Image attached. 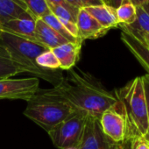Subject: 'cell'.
<instances>
[{
  "label": "cell",
  "instance_id": "6da1fadb",
  "mask_svg": "<svg viewBox=\"0 0 149 149\" xmlns=\"http://www.w3.org/2000/svg\"><path fill=\"white\" fill-rule=\"evenodd\" d=\"M54 90L74 109L97 118L118 102L115 93L106 90L91 74L70 68Z\"/></svg>",
  "mask_w": 149,
  "mask_h": 149
},
{
  "label": "cell",
  "instance_id": "7a4b0ae2",
  "mask_svg": "<svg viewBox=\"0 0 149 149\" xmlns=\"http://www.w3.org/2000/svg\"><path fill=\"white\" fill-rule=\"evenodd\" d=\"M0 45L17 64L25 68L26 73L50 83L54 87L62 81L64 77L61 69H43L37 66L36 58L49 50L39 42L0 30Z\"/></svg>",
  "mask_w": 149,
  "mask_h": 149
},
{
  "label": "cell",
  "instance_id": "3957f363",
  "mask_svg": "<svg viewBox=\"0 0 149 149\" xmlns=\"http://www.w3.org/2000/svg\"><path fill=\"white\" fill-rule=\"evenodd\" d=\"M127 125V138L145 139L148 131L146 100L142 77H137L115 91Z\"/></svg>",
  "mask_w": 149,
  "mask_h": 149
},
{
  "label": "cell",
  "instance_id": "277c9868",
  "mask_svg": "<svg viewBox=\"0 0 149 149\" xmlns=\"http://www.w3.org/2000/svg\"><path fill=\"white\" fill-rule=\"evenodd\" d=\"M74 110L54 87L44 90L39 88L27 101L24 115L48 132Z\"/></svg>",
  "mask_w": 149,
  "mask_h": 149
},
{
  "label": "cell",
  "instance_id": "5b68a950",
  "mask_svg": "<svg viewBox=\"0 0 149 149\" xmlns=\"http://www.w3.org/2000/svg\"><path fill=\"white\" fill-rule=\"evenodd\" d=\"M89 114L82 110H74L68 118L56 125L47 133L58 149L77 147Z\"/></svg>",
  "mask_w": 149,
  "mask_h": 149
},
{
  "label": "cell",
  "instance_id": "8992f818",
  "mask_svg": "<svg viewBox=\"0 0 149 149\" xmlns=\"http://www.w3.org/2000/svg\"><path fill=\"white\" fill-rule=\"evenodd\" d=\"M118 144L113 142L103 132L99 118L92 115L88 116L82 138L77 146L78 149H117Z\"/></svg>",
  "mask_w": 149,
  "mask_h": 149
},
{
  "label": "cell",
  "instance_id": "52a82bcc",
  "mask_svg": "<svg viewBox=\"0 0 149 149\" xmlns=\"http://www.w3.org/2000/svg\"><path fill=\"white\" fill-rule=\"evenodd\" d=\"M37 77L6 78L0 80V99H21L28 101L39 89Z\"/></svg>",
  "mask_w": 149,
  "mask_h": 149
},
{
  "label": "cell",
  "instance_id": "ba28073f",
  "mask_svg": "<svg viewBox=\"0 0 149 149\" xmlns=\"http://www.w3.org/2000/svg\"><path fill=\"white\" fill-rule=\"evenodd\" d=\"M99 121L103 132L113 142L118 144L127 138V125L118 102L113 107L106 110L100 116Z\"/></svg>",
  "mask_w": 149,
  "mask_h": 149
},
{
  "label": "cell",
  "instance_id": "9c48e42d",
  "mask_svg": "<svg viewBox=\"0 0 149 149\" xmlns=\"http://www.w3.org/2000/svg\"><path fill=\"white\" fill-rule=\"evenodd\" d=\"M121 40L135 59L146 70L149 76V46L142 40L140 35L127 26L120 25Z\"/></svg>",
  "mask_w": 149,
  "mask_h": 149
},
{
  "label": "cell",
  "instance_id": "30bf717a",
  "mask_svg": "<svg viewBox=\"0 0 149 149\" xmlns=\"http://www.w3.org/2000/svg\"><path fill=\"white\" fill-rule=\"evenodd\" d=\"M78 39L84 42L85 40H96L104 36L109 30L102 26L84 8L79 10L77 18Z\"/></svg>",
  "mask_w": 149,
  "mask_h": 149
},
{
  "label": "cell",
  "instance_id": "8fae6325",
  "mask_svg": "<svg viewBox=\"0 0 149 149\" xmlns=\"http://www.w3.org/2000/svg\"><path fill=\"white\" fill-rule=\"evenodd\" d=\"M83 42H67L54 49L53 53L60 63L61 70H68L76 65L79 60Z\"/></svg>",
  "mask_w": 149,
  "mask_h": 149
},
{
  "label": "cell",
  "instance_id": "7c38bea8",
  "mask_svg": "<svg viewBox=\"0 0 149 149\" xmlns=\"http://www.w3.org/2000/svg\"><path fill=\"white\" fill-rule=\"evenodd\" d=\"M34 38L37 42L43 45L49 50L68 42L65 38L46 24L41 19L35 20Z\"/></svg>",
  "mask_w": 149,
  "mask_h": 149
},
{
  "label": "cell",
  "instance_id": "4fadbf2b",
  "mask_svg": "<svg viewBox=\"0 0 149 149\" xmlns=\"http://www.w3.org/2000/svg\"><path fill=\"white\" fill-rule=\"evenodd\" d=\"M35 20L36 19H34L33 18L15 19L1 25L0 26V30L32 40H35Z\"/></svg>",
  "mask_w": 149,
  "mask_h": 149
},
{
  "label": "cell",
  "instance_id": "5bb4252c",
  "mask_svg": "<svg viewBox=\"0 0 149 149\" xmlns=\"http://www.w3.org/2000/svg\"><path fill=\"white\" fill-rule=\"evenodd\" d=\"M84 9L89 14H91L102 26L108 30L119 26L116 16V10L107 5L90 6Z\"/></svg>",
  "mask_w": 149,
  "mask_h": 149
},
{
  "label": "cell",
  "instance_id": "9a60e30c",
  "mask_svg": "<svg viewBox=\"0 0 149 149\" xmlns=\"http://www.w3.org/2000/svg\"><path fill=\"white\" fill-rule=\"evenodd\" d=\"M33 17L25 8L13 0H0V26L15 19Z\"/></svg>",
  "mask_w": 149,
  "mask_h": 149
},
{
  "label": "cell",
  "instance_id": "2e32d148",
  "mask_svg": "<svg viewBox=\"0 0 149 149\" xmlns=\"http://www.w3.org/2000/svg\"><path fill=\"white\" fill-rule=\"evenodd\" d=\"M20 73L26 72L9 56L6 49L0 45V80L11 78Z\"/></svg>",
  "mask_w": 149,
  "mask_h": 149
},
{
  "label": "cell",
  "instance_id": "e0dca14e",
  "mask_svg": "<svg viewBox=\"0 0 149 149\" xmlns=\"http://www.w3.org/2000/svg\"><path fill=\"white\" fill-rule=\"evenodd\" d=\"M116 16L119 26H130L136 19V6L128 0L124 2L116 9Z\"/></svg>",
  "mask_w": 149,
  "mask_h": 149
},
{
  "label": "cell",
  "instance_id": "ac0fdd59",
  "mask_svg": "<svg viewBox=\"0 0 149 149\" xmlns=\"http://www.w3.org/2000/svg\"><path fill=\"white\" fill-rule=\"evenodd\" d=\"M138 33H149V12L143 6H136V19L127 26Z\"/></svg>",
  "mask_w": 149,
  "mask_h": 149
},
{
  "label": "cell",
  "instance_id": "d6986e66",
  "mask_svg": "<svg viewBox=\"0 0 149 149\" xmlns=\"http://www.w3.org/2000/svg\"><path fill=\"white\" fill-rule=\"evenodd\" d=\"M27 12L35 19H41L51 13L45 0H22Z\"/></svg>",
  "mask_w": 149,
  "mask_h": 149
},
{
  "label": "cell",
  "instance_id": "ffe728a7",
  "mask_svg": "<svg viewBox=\"0 0 149 149\" xmlns=\"http://www.w3.org/2000/svg\"><path fill=\"white\" fill-rule=\"evenodd\" d=\"M41 19L47 24L50 27H52L55 32H57L59 34H61L63 38H65L68 42H78L81 41L80 40L77 39L76 37H74L65 27L64 26L61 24V22L59 20V19L57 17H55L54 14L49 13L46 16H44L43 18H41ZM83 42V41H81Z\"/></svg>",
  "mask_w": 149,
  "mask_h": 149
},
{
  "label": "cell",
  "instance_id": "44dd1931",
  "mask_svg": "<svg viewBox=\"0 0 149 149\" xmlns=\"http://www.w3.org/2000/svg\"><path fill=\"white\" fill-rule=\"evenodd\" d=\"M38 67L43 69H60V63L52 50H47L40 54L35 60Z\"/></svg>",
  "mask_w": 149,
  "mask_h": 149
},
{
  "label": "cell",
  "instance_id": "7402d4cb",
  "mask_svg": "<svg viewBox=\"0 0 149 149\" xmlns=\"http://www.w3.org/2000/svg\"><path fill=\"white\" fill-rule=\"evenodd\" d=\"M50 13L54 14L58 19H62L65 20L71 21L77 24V16H74L69 10L61 6H48Z\"/></svg>",
  "mask_w": 149,
  "mask_h": 149
},
{
  "label": "cell",
  "instance_id": "603a6c76",
  "mask_svg": "<svg viewBox=\"0 0 149 149\" xmlns=\"http://www.w3.org/2000/svg\"><path fill=\"white\" fill-rule=\"evenodd\" d=\"M143 80V85H144V91H145V96L146 100V109H147V120H148V131L146 133V136L145 139L149 144V76L146 74L142 77Z\"/></svg>",
  "mask_w": 149,
  "mask_h": 149
},
{
  "label": "cell",
  "instance_id": "cb8c5ba5",
  "mask_svg": "<svg viewBox=\"0 0 149 149\" xmlns=\"http://www.w3.org/2000/svg\"><path fill=\"white\" fill-rule=\"evenodd\" d=\"M45 1L47 2V6H61L67 8L68 10H69L74 16H77V17L79 10H80L77 7L69 5L68 2L65 1V0H45Z\"/></svg>",
  "mask_w": 149,
  "mask_h": 149
},
{
  "label": "cell",
  "instance_id": "d4e9b609",
  "mask_svg": "<svg viewBox=\"0 0 149 149\" xmlns=\"http://www.w3.org/2000/svg\"><path fill=\"white\" fill-rule=\"evenodd\" d=\"M132 149H149V144L143 138H136L132 139Z\"/></svg>",
  "mask_w": 149,
  "mask_h": 149
},
{
  "label": "cell",
  "instance_id": "484cf974",
  "mask_svg": "<svg viewBox=\"0 0 149 149\" xmlns=\"http://www.w3.org/2000/svg\"><path fill=\"white\" fill-rule=\"evenodd\" d=\"M82 4L83 8L90 7V6H102L105 5L102 0H79Z\"/></svg>",
  "mask_w": 149,
  "mask_h": 149
},
{
  "label": "cell",
  "instance_id": "4316f807",
  "mask_svg": "<svg viewBox=\"0 0 149 149\" xmlns=\"http://www.w3.org/2000/svg\"><path fill=\"white\" fill-rule=\"evenodd\" d=\"M117 149H132V139L126 138L123 142L118 144Z\"/></svg>",
  "mask_w": 149,
  "mask_h": 149
},
{
  "label": "cell",
  "instance_id": "83f0119b",
  "mask_svg": "<svg viewBox=\"0 0 149 149\" xmlns=\"http://www.w3.org/2000/svg\"><path fill=\"white\" fill-rule=\"evenodd\" d=\"M123 2H124V0H109V6L116 10L118 6H121Z\"/></svg>",
  "mask_w": 149,
  "mask_h": 149
},
{
  "label": "cell",
  "instance_id": "f1b7e54d",
  "mask_svg": "<svg viewBox=\"0 0 149 149\" xmlns=\"http://www.w3.org/2000/svg\"><path fill=\"white\" fill-rule=\"evenodd\" d=\"M128 1L131 2L135 6H144L147 4L149 2V0H128Z\"/></svg>",
  "mask_w": 149,
  "mask_h": 149
},
{
  "label": "cell",
  "instance_id": "f546056e",
  "mask_svg": "<svg viewBox=\"0 0 149 149\" xmlns=\"http://www.w3.org/2000/svg\"><path fill=\"white\" fill-rule=\"evenodd\" d=\"M65 1L68 2L69 5H71V6H74V7H77V8H78V9L83 8L82 4L80 3L79 0H65Z\"/></svg>",
  "mask_w": 149,
  "mask_h": 149
},
{
  "label": "cell",
  "instance_id": "4dcf8cb0",
  "mask_svg": "<svg viewBox=\"0 0 149 149\" xmlns=\"http://www.w3.org/2000/svg\"><path fill=\"white\" fill-rule=\"evenodd\" d=\"M137 33V32H136ZM140 35V37L142 38V40L146 43L147 46H149V33H139Z\"/></svg>",
  "mask_w": 149,
  "mask_h": 149
},
{
  "label": "cell",
  "instance_id": "1f68e13d",
  "mask_svg": "<svg viewBox=\"0 0 149 149\" xmlns=\"http://www.w3.org/2000/svg\"><path fill=\"white\" fill-rule=\"evenodd\" d=\"M13 1H15L18 5H19L20 6H22L23 8H25V9L26 10V6H25V5H24V3H23L22 0H13ZM26 11H27V10H26Z\"/></svg>",
  "mask_w": 149,
  "mask_h": 149
},
{
  "label": "cell",
  "instance_id": "d6a6232c",
  "mask_svg": "<svg viewBox=\"0 0 149 149\" xmlns=\"http://www.w3.org/2000/svg\"><path fill=\"white\" fill-rule=\"evenodd\" d=\"M143 6H144V7L146 8V11H148V12H149V2H148L147 4H146V5H144Z\"/></svg>",
  "mask_w": 149,
  "mask_h": 149
},
{
  "label": "cell",
  "instance_id": "836d02e7",
  "mask_svg": "<svg viewBox=\"0 0 149 149\" xmlns=\"http://www.w3.org/2000/svg\"><path fill=\"white\" fill-rule=\"evenodd\" d=\"M102 1H103L105 5L109 6V0H102Z\"/></svg>",
  "mask_w": 149,
  "mask_h": 149
},
{
  "label": "cell",
  "instance_id": "e575fe53",
  "mask_svg": "<svg viewBox=\"0 0 149 149\" xmlns=\"http://www.w3.org/2000/svg\"><path fill=\"white\" fill-rule=\"evenodd\" d=\"M67 149H78L77 147H69V148H67Z\"/></svg>",
  "mask_w": 149,
  "mask_h": 149
}]
</instances>
